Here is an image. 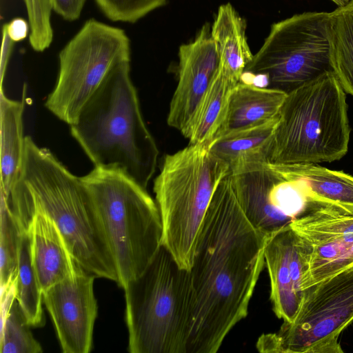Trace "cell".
I'll return each mask as SVG.
<instances>
[{
    "instance_id": "obj_18",
    "label": "cell",
    "mask_w": 353,
    "mask_h": 353,
    "mask_svg": "<svg viewBox=\"0 0 353 353\" xmlns=\"http://www.w3.org/2000/svg\"><path fill=\"white\" fill-rule=\"evenodd\" d=\"M281 165L288 175L303 181L310 209L323 207L353 214V176L316 164Z\"/></svg>"
},
{
    "instance_id": "obj_14",
    "label": "cell",
    "mask_w": 353,
    "mask_h": 353,
    "mask_svg": "<svg viewBox=\"0 0 353 353\" xmlns=\"http://www.w3.org/2000/svg\"><path fill=\"white\" fill-rule=\"evenodd\" d=\"M290 225L312 248L304 278L339 256L353 243V214L316 207L308 210Z\"/></svg>"
},
{
    "instance_id": "obj_29",
    "label": "cell",
    "mask_w": 353,
    "mask_h": 353,
    "mask_svg": "<svg viewBox=\"0 0 353 353\" xmlns=\"http://www.w3.org/2000/svg\"><path fill=\"white\" fill-rule=\"evenodd\" d=\"M353 266V243L339 256L307 274L302 283V290Z\"/></svg>"
},
{
    "instance_id": "obj_3",
    "label": "cell",
    "mask_w": 353,
    "mask_h": 353,
    "mask_svg": "<svg viewBox=\"0 0 353 353\" xmlns=\"http://www.w3.org/2000/svg\"><path fill=\"white\" fill-rule=\"evenodd\" d=\"M130 72V61L109 72L70 125V133L94 168L121 172L146 188L159 152Z\"/></svg>"
},
{
    "instance_id": "obj_33",
    "label": "cell",
    "mask_w": 353,
    "mask_h": 353,
    "mask_svg": "<svg viewBox=\"0 0 353 353\" xmlns=\"http://www.w3.org/2000/svg\"><path fill=\"white\" fill-rule=\"evenodd\" d=\"M336 3L338 7L345 6L350 0H331Z\"/></svg>"
},
{
    "instance_id": "obj_9",
    "label": "cell",
    "mask_w": 353,
    "mask_h": 353,
    "mask_svg": "<svg viewBox=\"0 0 353 353\" xmlns=\"http://www.w3.org/2000/svg\"><path fill=\"white\" fill-rule=\"evenodd\" d=\"M130 61V41L123 30L88 20L59 52L57 80L46 108L73 125L109 72Z\"/></svg>"
},
{
    "instance_id": "obj_19",
    "label": "cell",
    "mask_w": 353,
    "mask_h": 353,
    "mask_svg": "<svg viewBox=\"0 0 353 353\" xmlns=\"http://www.w3.org/2000/svg\"><path fill=\"white\" fill-rule=\"evenodd\" d=\"M246 23L230 3L221 5L213 23L211 34L219 58L218 70L239 82L253 54L246 38Z\"/></svg>"
},
{
    "instance_id": "obj_6",
    "label": "cell",
    "mask_w": 353,
    "mask_h": 353,
    "mask_svg": "<svg viewBox=\"0 0 353 353\" xmlns=\"http://www.w3.org/2000/svg\"><path fill=\"white\" fill-rule=\"evenodd\" d=\"M228 163L208 146L190 145L167 154L154 181L162 225V245L190 270L198 235L212 196L228 174Z\"/></svg>"
},
{
    "instance_id": "obj_11",
    "label": "cell",
    "mask_w": 353,
    "mask_h": 353,
    "mask_svg": "<svg viewBox=\"0 0 353 353\" xmlns=\"http://www.w3.org/2000/svg\"><path fill=\"white\" fill-rule=\"evenodd\" d=\"M237 200L253 226L270 236L310 208L303 180L281 165L263 160L243 162L228 174Z\"/></svg>"
},
{
    "instance_id": "obj_12",
    "label": "cell",
    "mask_w": 353,
    "mask_h": 353,
    "mask_svg": "<svg viewBox=\"0 0 353 353\" xmlns=\"http://www.w3.org/2000/svg\"><path fill=\"white\" fill-rule=\"evenodd\" d=\"M96 277L83 269L43 293L64 353H88L92 347L97 315L94 293Z\"/></svg>"
},
{
    "instance_id": "obj_31",
    "label": "cell",
    "mask_w": 353,
    "mask_h": 353,
    "mask_svg": "<svg viewBox=\"0 0 353 353\" xmlns=\"http://www.w3.org/2000/svg\"><path fill=\"white\" fill-rule=\"evenodd\" d=\"M8 37L14 41L17 42L26 39L28 34L30 24L24 19L17 17L3 26Z\"/></svg>"
},
{
    "instance_id": "obj_8",
    "label": "cell",
    "mask_w": 353,
    "mask_h": 353,
    "mask_svg": "<svg viewBox=\"0 0 353 353\" xmlns=\"http://www.w3.org/2000/svg\"><path fill=\"white\" fill-rule=\"evenodd\" d=\"M331 12H305L271 26L244 73L288 93L322 74L330 62Z\"/></svg>"
},
{
    "instance_id": "obj_15",
    "label": "cell",
    "mask_w": 353,
    "mask_h": 353,
    "mask_svg": "<svg viewBox=\"0 0 353 353\" xmlns=\"http://www.w3.org/2000/svg\"><path fill=\"white\" fill-rule=\"evenodd\" d=\"M31 239L32 261L43 293L83 269L70 253L55 223L41 212L24 223Z\"/></svg>"
},
{
    "instance_id": "obj_7",
    "label": "cell",
    "mask_w": 353,
    "mask_h": 353,
    "mask_svg": "<svg viewBox=\"0 0 353 353\" xmlns=\"http://www.w3.org/2000/svg\"><path fill=\"white\" fill-rule=\"evenodd\" d=\"M81 179L101 219L123 288L145 271L162 245L159 208L146 188L121 172L94 168Z\"/></svg>"
},
{
    "instance_id": "obj_23",
    "label": "cell",
    "mask_w": 353,
    "mask_h": 353,
    "mask_svg": "<svg viewBox=\"0 0 353 353\" xmlns=\"http://www.w3.org/2000/svg\"><path fill=\"white\" fill-rule=\"evenodd\" d=\"M330 62L344 91L353 96V0L331 12Z\"/></svg>"
},
{
    "instance_id": "obj_16",
    "label": "cell",
    "mask_w": 353,
    "mask_h": 353,
    "mask_svg": "<svg viewBox=\"0 0 353 353\" xmlns=\"http://www.w3.org/2000/svg\"><path fill=\"white\" fill-rule=\"evenodd\" d=\"M293 232L290 225L274 232L268 236L265 248L273 311L288 323L295 319L302 301L294 288L290 265Z\"/></svg>"
},
{
    "instance_id": "obj_2",
    "label": "cell",
    "mask_w": 353,
    "mask_h": 353,
    "mask_svg": "<svg viewBox=\"0 0 353 353\" xmlns=\"http://www.w3.org/2000/svg\"><path fill=\"white\" fill-rule=\"evenodd\" d=\"M6 199L21 230L32 214L46 215L85 271L118 282L103 224L81 177L72 174L49 149L39 147L29 136L25 138L19 176Z\"/></svg>"
},
{
    "instance_id": "obj_5",
    "label": "cell",
    "mask_w": 353,
    "mask_h": 353,
    "mask_svg": "<svg viewBox=\"0 0 353 353\" xmlns=\"http://www.w3.org/2000/svg\"><path fill=\"white\" fill-rule=\"evenodd\" d=\"M128 351L186 353L191 307L190 272L162 245L138 277L123 288Z\"/></svg>"
},
{
    "instance_id": "obj_4",
    "label": "cell",
    "mask_w": 353,
    "mask_h": 353,
    "mask_svg": "<svg viewBox=\"0 0 353 353\" xmlns=\"http://www.w3.org/2000/svg\"><path fill=\"white\" fill-rule=\"evenodd\" d=\"M350 134L345 91L328 71L287 93L267 161L299 165L338 161L348 151Z\"/></svg>"
},
{
    "instance_id": "obj_22",
    "label": "cell",
    "mask_w": 353,
    "mask_h": 353,
    "mask_svg": "<svg viewBox=\"0 0 353 353\" xmlns=\"http://www.w3.org/2000/svg\"><path fill=\"white\" fill-rule=\"evenodd\" d=\"M277 121L278 117L219 137L210 145V150L228 163L230 169L244 161H267L268 150Z\"/></svg>"
},
{
    "instance_id": "obj_20",
    "label": "cell",
    "mask_w": 353,
    "mask_h": 353,
    "mask_svg": "<svg viewBox=\"0 0 353 353\" xmlns=\"http://www.w3.org/2000/svg\"><path fill=\"white\" fill-rule=\"evenodd\" d=\"M26 89L21 100L10 99L0 90L1 194L6 199L20 174L25 145L23 115Z\"/></svg>"
},
{
    "instance_id": "obj_10",
    "label": "cell",
    "mask_w": 353,
    "mask_h": 353,
    "mask_svg": "<svg viewBox=\"0 0 353 353\" xmlns=\"http://www.w3.org/2000/svg\"><path fill=\"white\" fill-rule=\"evenodd\" d=\"M352 323L353 266L305 290L294 321L262 335L256 347L262 352H343L339 336Z\"/></svg>"
},
{
    "instance_id": "obj_26",
    "label": "cell",
    "mask_w": 353,
    "mask_h": 353,
    "mask_svg": "<svg viewBox=\"0 0 353 353\" xmlns=\"http://www.w3.org/2000/svg\"><path fill=\"white\" fill-rule=\"evenodd\" d=\"M1 353H40L43 350L33 337L27 318L14 299L1 317Z\"/></svg>"
},
{
    "instance_id": "obj_21",
    "label": "cell",
    "mask_w": 353,
    "mask_h": 353,
    "mask_svg": "<svg viewBox=\"0 0 353 353\" xmlns=\"http://www.w3.org/2000/svg\"><path fill=\"white\" fill-rule=\"evenodd\" d=\"M237 83L217 70L190 122L181 133L190 145L210 146L225 121L230 96Z\"/></svg>"
},
{
    "instance_id": "obj_17",
    "label": "cell",
    "mask_w": 353,
    "mask_h": 353,
    "mask_svg": "<svg viewBox=\"0 0 353 353\" xmlns=\"http://www.w3.org/2000/svg\"><path fill=\"white\" fill-rule=\"evenodd\" d=\"M286 96L284 91L241 80L231 92L226 117L215 139L277 117Z\"/></svg>"
},
{
    "instance_id": "obj_1",
    "label": "cell",
    "mask_w": 353,
    "mask_h": 353,
    "mask_svg": "<svg viewBox=\"0 0 353 353\" xmlns=\"http://www.w3.org/2000/svg\"><path fill=\"white\" fill-rule=\"evenodd\" d=\"M268 236L250 222L229 175L212 196L196 243L186 353H215L248 306L265 265Z\"/></svg>"
},
{
    "instance_id": "obj_28",
    "label": "cell",
    "mask_w": 353,
    "mask_h": 353,
    "mask_svg": "<svg viewBox=\"0 0 353 353\" xmlns=\"http://www.w3.org/2000/svg\"><path fill=\"white\" fill-rule=\"evenodd\" d=\"M168 0H95L104 15L113 21L135 23Z\"/></svg>"
},
{
    "instance_id": "obj_30",
    "label": "cell",
    "mask_w": 353,
    "mask_h": 353,
    "mask_svg": "<svg viewBox=\"0 0 353 353\" xmlns=\"http://www.w3.org/2000/svg\"><path fill=\"white\" fill-rule=\"evenodd\" d=\"M86 0H51L52 10L68 21L79 18Z\"/></svg>"
},
{
    "instance_id": "obj_13",
    "label": "cell",
    "mask_w": 353,
    "mask_h": 353,
    "mask_svg": "<svg viewBox=\"0 0 353 353\" xmlns=\"http://www.w3.org/2000/svg\"><path fill=\"white\" fill-rule=\"evenodd\" d=\"M179 59V81L167 123L182 133L219 68L217 47L208 23L203 26L193 41L180 46Z\"/></svg>"
},
{
    "instance_id": "obj_27",
    "label": "cell",
    "mask_w": 353,
    "mask_h": 353,
    "mask_svg": "<svg viewBox=\"0 0 353 353\" xmlns=\"http://www.w3.org/2000/svg\"><path fill=\"white\" fill-rule=\"evenodd\" d=\"M30 24L29 41L32 49L43 52L51 44L53 30L50 22L51 0H23Z\"/></svg>"
},
{
    "instance_id": "obj_24",
    "label": "cell",
    "mask_w": 353,
    "mask_h": 353,
    "mask_svg": "<svg viewBox=\"0 0 353 353\" xmlns=\"http://www.w3.org/2000/svg\"><path fill=\"white\" fill-rule=\"evenodd\" d=\"M14 297L30 326L43 324L41 290L31 256V239L28 230H22L18 273L14 283Z\"/></svg>"
},
{
    "instance_id": "obj_32",
    "label": "cell",
    "mask_w": 353,
    "mask_h": 353,
    "mask_svg": "<svg viewBox=\"0 0 353 353\" xmlns=\"http://www.w3.org/2000/svg\"><path fill=\"white\" fill-rule=\"evenodd\" d=\"M14 41L8 37L6 28H2V43L0 60V80L1 89H3V79L6 72L7 66L13 49Z\"/></svg>"
},
{
    "instance_id": "obj_25",
    "label": "cell",
    "mask_w": 353,
    "mask_h": 353,
    "mask_svg": "<svg viewBox=\"0 0 353 353\" xmlns=\"http://www.w3.org/2000/svg\"><path fill=\"white\" fill-rule=\"evenodd\" d=\"M0 276L1 298L14 288L18 273L22 230L12 214L8 201L1 194Z\"/></svg>"
}]
</instances>
